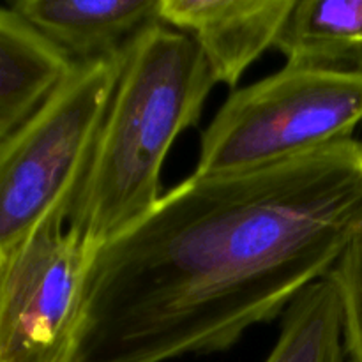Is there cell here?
<instances>
[{
    "mask_svg": "<svg viewBox=\"0 0 362 362\" xmlns=\"http://www.w3.org/2000/svg\"><path fill=\"white\" fill-rule=\"evenodd\" d=\"M362 232V141L191 175L95 253L74 362L216 354L283 317Z\"/></svg>",
    "mask_w": 362,
    "mask_h": 362,
    "instance_id": "1",
    "label": "cell"
},
{
    "mask_svg": "<svg viewBox=\"0 0 362 362\" xmlns=\"http://www.w3.org/2000/svg\"><path fill=\"white\" fill-rule=\"evenodd\" d=\"M214 85L187 34L159 21L134 35L67 225L101 247L141 218L161 197L173 141L198 124Z\"/></svg>",
    "mask_w": 362,
    "mask_h": 362,
    "instance_id": "2",
    "label": "cell"
},
{
    "mask_svg": "<svg viewBox=\"0 0 362 362\" xmlns=\"http://www.w3.org/2000/svg\"><path fill=\"white\" fill-rule=\"evenodd\" d=\"M362 124V69L285 66L233 92L202 134L193 175L267 168L352 138Z\"/></svg>",
    "mask_w": 362,
    "mask_h": 362,
    "instance_id": "3",
    "label": "cell"
},
{
    "mask_svg": "<svg viewBox=\"0 0 362 362\" xmlns=\"http://www.w3.org/2000/svg\"><path fill=\"white\" fill-rule=\"evenodd\" d=\"M124 52L74 64L62 83L0 140V253L69 209L90 161Z\"/></svg>",
    "mask_w": 362,
    "mask_h": 362,
    "instance_id": "4",
    "label": "cell"
},
{
    "mask_svg": "<svg viewBox=\"0 0 362 362\" xmlns=\"http://www.w3.org/2000/svg\"><path fill=\"white\" fill-rule=\"evenodd\" d=\"M49 214L0 253V362H74L99 247Z\"/></svg>",
    "mask_w": 362,
    "mask_h": 362,
    "instance_id": "5",
    "label": "cell"
},
{
    "mask_svg": "<svg viewBox=\"0 0 362 362\" xmlns=\"http://www.w3.org/2000/svg\"><path fill=\"white\" fill-rule=\"evenodd\" d=\"M292 7L293 0H159V18L197 42L216 83L235 87L276 45Z\"/></svg>",
    "mask_w": 362,
    "mask_h": 362,
    "instance_id": "6",
    "label": "cell"
},
{
    "mask_svg": "<svg viewBox=\"0 0 362 362\" xmlns=\"http://www.w3.org/2000/svg\"><path fill=\"white\" fill-rule=\"evenodd\" d=\"M73 64L110 59L159 23V0H16L11 4Z\"/></svg>",
    "mask_w": 362,
    "mask_h": 362,
    "instance_id": "7",
    "label": "cell"
},
{
    "mask_svg": "<svg viewBox=\"0 0 362 362\" xmlns=\"http://www.w3.org/2000/svg\"><path fill=\"white\" fill-rule=\"evenodd\" d=\"M74 64L11 6H0V140L59 87Z\"/></svg>",
    "mask_w": 362,
    "mask_h": 362,
    "instance_id": "8",
    "label": "cell"
},
{
    "mask_svg": "<svg viewBox=\"0 0 362 362\" xmlns=\"http://www.w3.org/2000/svg\"><path fill=\"white\" fill-rule=\"evenodd\" d=\"M274 48L286 66L362 69V0H293Z\"/></svg>",
    "mask_w": 362,
    "mask_h": 362,
    "instance_id": "9",
    "label": "cell"
},
{
    "mask_svg": "<svg viewBox=\"0 0 362 362\" xmlns=\"http://www.w3.org/2000/svg\"><path fill=\"white\" fill-rule=\"evenodd\" d=\"M265 362H346L341 306L327 276L286 308L279 338Z\"/></svg>",
    "mask_w": 362,
    "mask_h": 362,
    "instance_id": "10",
    "label": "cell"
},
{
    "mask_svg": "<svg viewBox=\"0 0 362 362\" xmlns=\"http://www.w3.org/2000/svg\"><path fill=\"white\" fill-rule=\"evenodd\" d=\"M341 306L346 362H362V232L357 233L327 274Z\"/></svg>",
    "mask_w": 362,
    "mask_h": 362,
    "instance_id": "11",
    "label": "cell"
}]
</instances>
